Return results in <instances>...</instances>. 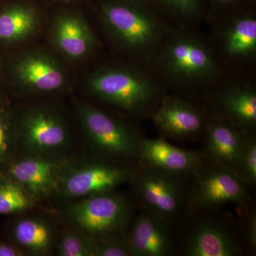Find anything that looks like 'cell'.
Masks as SVG:
<instances>
[{
	"label": "cell",
	"mask_w": 256,
	"mask_h": 256,
	"mask_svg": "<svg viewBox=\"0 0 256 256\" xmlns=\"http://www.w3.org/2000/svg\"><path fill=\"white\" fill-rule=\"evenodd\" d=\"M16 132L18 140L30 154L50 156L68 144V129L63 120L48 109L28 111L22 118Z\"/></svg>",
	"instance_id": "9c48e42d"
},
{
	"label": "cell",
	"mask_w": 256,
	"mask_h": 256,
	"mask_svg": "<svg viewBox=\"0 0 256 256\" xmlns=\"http://www.w3.org/2000/svg\"><path fill=\"white\" fill-rule=\"evenodd\" d=\"M152 117L156 127L168 138L194 137L206 127L203 116L196 108L174 98L164 99Z\"/></svg>",
	"instance_id": "4fadbf2b"
},
{
	"label": "cell",
	"mask_w": 256,
	"mask_h": 256,
	"mask_svg": "<svg viewBox=\"0 0 256 256\" xmlns=\"http://www.w3.org/2000/svg\"><path fill=\"white\" fill-rule=\"evenodd\" d=\"M169 14L180 18L196 16L200 10V0H153Z\"/></svg>",
	"instance_id": "484cf974"
},
{
	"label": "cell",
	"mask_w": 256,
	"mask_h": 256,
	"mask_svg": "<svg viewBox=\"0 0 256 256\" xmlns=\"http://www.w3.org/2000/svg\"><path fill=\"white\" fill-rule=\"evenodd\" d=\"M88 87L102 100L134 114L150 109L158 95L154 84L146 76L120 67L96 72L89 78Z\"/></svg>",
	"instance_id": "7a4b0ae2"
},
{
	"label": "cell",
	"mask_w": 256,
	"mask_h": 256,
	"mask_svg": "<svg viewBox=\"0 0 256 256\" xmlns=\"http://www.w3.org/2000/svg\"><path fill=\"white\" fill-rule=\"evenodd\" d=\"M194 175V183L190 190V204L196 208L248 203L247 185L237 173L216 164L213 168L203 166Z\"/></svg>",
	"instance_id": "ba28073f"
},
{
	"label": "cell",
	"mask_w": 256,
	"mask_h": 256,
	"mask_svg": "<svg viewBox=\"0 0 256 256\" xmlns=\"http://www.w3.org/2000/svg\"><path fill=\"white\" fill-rule=\"evenodd\" d=\"M130 204L112 192L85 197L70 207L68 215L77 228L96 240L117 238L131 220Z\"/></svg>",
	"instance_id": "277c9868"
},
{
	"label": "cell",
	"mask_w": 256,
	"mask_h": 256,
	"mask_svg": "<svg viewBox=\"0 0 256 256\" xmlns=\"http://www.w3.org/2000/svg\"><path fill=\"white\" fill-rule=\"evenodd\" d=\"M238 176L246 184L255 185L256 182V142L252 137L246 139L238 170Z\"/></svg>",
	"instance_id": "d4e9b609"
},
{
	"label": "cell",
	"mask_w": 256,
	"mask_h": 256,
	"mask_svg": "<svg viewBox=\"0 0 256 256\" xmlns=\"http://www.w3.org/2000/svg\"><path fill=\"white\" fill-rule=\"evenodd\" d=\"M214 4L218 6H227L234 4L238 0H212Z\"/></svg>",
	"instance_id": "f546056e"
},
{
	"label": "cell",
	"mask_w": 256,
	"mask_h": 256,
	"mask_svg": "<svg viewBox=\"0 0 256 256\" xmlns=\"http://www.w3.org/2000/svg\"><path fill=\"white\" fill-rule=\"evenodd\" d=\"M140 158L148 166L184 176L196 174L204 166L202 156L196 152L176 148L162 138H142Z\"/></svg>",
	"instance_id": "7c38bea8"
},
{
	"label": "cell",
	"mask_w": 256,
	"mask_h": 256,
	"mask_svg": "<svg viewBox=\"0 0 256 256\" xmlns=\"http://www.w3.org/2000/svg\"><path fill=\"white\" fill-rule=\"evenodd\" d=\"M96 240L86 234L68 232L62 236L57 247L60 256H95Z\"/></svg>",
	"instance_id": "603a6c76"
},
{
	"label": "cell",
	"mask_w": 256,
	"mask_h": 256,
	"mask_svg": "<svg viewBox=\"0 0 256 256\" xmlns=\"http://www.w3.org/2000/svg\"><path fill=\"white\" fill-rule=\"evenodd\" d=\"M248 242L252 248L256 247V214L252 212L247 218Z\"/></svg>",
	"instance_id": "83f0119b"
},
{
	"label": "cell",
	"mask_w": 256,
	"mask_h": 256,
	"mask_svg": "<svg viewBox=\"0 0 256 256\" xmlns=\"http://www.w3.org/2000/svg\"><path fill=\"white\" fill-rule=\"evenodd\" d=\"M131 256L127 240L121 242L117 238L96 240L95 256Z\"/></svg>",
	"instance_id": "4316f807"
},
{
	"label": "cell",
	"mask_w": 256,
	"mask_h": 256,
	"mask_svg": "<svg viewBox=\"0 0 256 256\" xmlns=\"http://www.w3.org/2000/svg\"><path fill=\"white\" fill-rule=\"evenodd\" d=\"M222 109L232 124L246 132L256 124V94L252 88L237 86L227 89L218 98Z\"/></svg>",
	"instance_id": "ffe728a7"
},
{
	"label": "cell",
	"mask_w": 256,
	"mask_h": 256,
	"mask_svg": "<svg viewBox=\"0 0 256 256\" xmlns=\"http://www.w3.org/2000/svg\"><path fill=\"white\" fill-rule=\"evenodd\" d=\"M24 252L16 245L0 240V256H22Z\"/></svg>",
	"instance_id": "f1b7e54d"
},
{
	"label": "cell",
	"mask_w": 256,
	"mask_h": 256,
	"mask_svg": "<svg viewBox=\"0 0 256 256\" xmlns=\"http://www.w3.org/2000/svg\"><path fill=\"white\" fill-rule=\"evenodd\" d=\"M208 156L216 164L238 174L247 138L236 126L216 120L205 127Z\"/></svg>",
	"instance_id": "9a60e30c"
},
{
	"label": "cell",
	"mask_w": 256,
	"mask_h": 256,
	"mask_svg": "<svg viewBox=\"0 0 256 256\" xmlns=\"http://www.w3.org/2000/svg\"><path fill=\"white\" fill-rule=\"evenodd\" d=\"M78 112L88 140L100 156L111 160L140 158L142 138L131 128L86 104H78Z\"/></svg>",
	"instance_id": "5b68a950"
},
{
	"label": "cell",
	"mask_w": 256,
	"mask_h": 256,
	"mask_svg": "<svg viewBox=\"0 0 256 256\" xmlns=\"http://www.w3.org/2000/svg\"><path fill=\"white\" fill-rule=\"evenodd\" d=\"M136 172L104 162L68 168L60 180V190L69 198H85L114 191L120 185L132 181Z\"/></svg>",
	"instance_id": "52a82bcc"
},
{
	"label": "cell",
	"mask_w": 256,
	"mask_h": 256,
	"mask_svg": "<svg viewBox=\"0 0 256 256\" xmlns=\"http://www.w3.org/2000/svg\"><path fill=\"white\" fill-rule=\"evenodd\" d=\"M13 240L24 254L48 255L54 244V230L50 224L36 217H25L15 222Z\"/></svg>",
	"instance_id": "ac0fdd59"
},
{
	"label": "cell",
	"mask_w": 256,
	"mask_h": 256,
	"mask_svg": "<svg viewBox=\"0 0 256 256\" xmlns=\"http://www.w3.org/2000/svg\"><path fill=\"white\" fill-rule=\"evenodd\" d=\"M38 18L33 10L14 5L0 12V41L13 43L24 40L36 30Z\"/></svg>",
	"instance_id": "44dd1931"
},
{
	"label": "cell",
	"mask_w": 256,
	"mask_h": 256,
	"mask_svg": "<svg viewBox=\"0 0 256 256\" xmlns=\"http://www.w3.org/2000/svg\"><path fill=\"white\" fill-rule=\"evenodd\" d=\"M222 35V50L229 58L242 60L256 52V20L254 15L236 16L228 24Z\"/></svg>",
	"instance_id": "d6986e66"
},
{
	"label": "cell",
	"mask_w": 256,
	"mask_h": 256,
	"mask_svg": "<svg viewBox=\"0 0 256 256\" xmlns=\"http://www.w3.org/2000/svg\"><path fill=\"white\" fill-rule=\"evenodd\" d=\"M101 16L112 37L128 50L146 52L158 44L164 28L156 15L138 0L102 3Z\"/></svg>",
	"instance_id": "6da1fadb"
},
{
	"label": "cell",
	"mask_w": 256,
	"mask_h": 256,
	"mask_svg": "<svg viewBox=\"0 0 256 256\" xmlns=\"http://www.w3.org/2000/svg\"><path fill=\"white\" fill-rule=\"evenodd\" d=\"M68 162L50 156L28 154L12 161L6 176L38 198L58 192L60 180Z\"/></svg>",
	"instance_id": "30bf717a"
},
{
	"label": "cell",
	"mask_w": 256,
	"mask_h": 256,
	"mask_svg": "<svg viewBox=\"0 0 256 256\" xmlns=\"http://www.w3.org/2000/svg\"><path fill=\"white\" fill-rule=\"evenodd\" d=\"M184 176L146 165L132 181L144 210L172 224L190 204V190Z\"/></svg>",
	"instance_id": "3957f363"
},
{
	"label": "cell",
	"mask_w": 256,
	"mask_h": 256,
	"mask_svg": "<svg viewBox=\"0 0 256 256\" xmlns=\"http://www.w3.org/2000/svg\"><path fill=\"white\" fill-rule=\"evenodd\" d=\"M14 74L20 84L28 90L52 92L62 88L66 76L53 58L41 53L23 56L14 66Z\"/></svg>",
	"instance_id": "5bb4252c"
},
{
	"label": "cell",
	"mask_w": 256,
	"mask_h": 256,
	"mask_svg": "<svg viewBox=\"0 0 256 256\" xmlns=\"http://www.w3.org/2000/svg\"><path fill=\"white\" fill-rule=\"evenodd\" d=\"M172 224L143 210L132 222L127 239L131 256H170L174 249Z\"/></svg>",
	"instance_id": "8fae6325"
},
{
	"label": "cell",
	"mask_w": 256,
	"mask_h": 256,
	"mask_svg": "<svg viewBox=\"0 0 256 256\" xmlns=\"http://www.w3.org/2000/svg\"><path fill=\"white\" fill-rule=\"evenodd\" d=\"M36 198L22 185L8 176L0 178V214H11L30 210Z\"/></svg>",
	"instance_id": "7402d4cb"
},
{
	"label": "cell",
	"mask_w": 256,
	"mask_h": 256,
	"mask_svg": "<svg viewBox=\"0 0 256 256\" xmlns=\"http://www.w3.org/2000/svg\"><path fill=\"white\" fill-rule=\"evenodd\" d=\"M53 37L58 50L74 60L86 56L94 44V36L86 23L74 14H62L56 18Z\"/></svg>",
	"instance_id": "e0dca14e"
},
{
	"label": "cell",
	"mask_w": 256,
	"mask_h": 256,
	"mask_svg": "<svg viewBox=\"0 0 256 256\" xmlns=\"http://www.w3.org/2000/svg\"><path fill=\"white\" fill-rule=\"evenodd\" d=\"M236 242L226 229L212 223L194 227L185 242L188 256H234L238 254Z\"/></svg>",
	"instance_id": "2e32d148"
},
{
	"label": "cell",
	"mask_w": 256,
	"mask_h": 256,
	"mask_svg": "<svg viewBox=\"0 0 256 256\" xmlns=\"http://www.w3.org/2000/svg\"><path fill=\"white\" fill-rule=\"evenodd\" d=\"M159 62L164 73L183 84L204 82L218 72V64L208 47L188 35H178L166 42Z\"/></svg>",
	"instance_id": "8992f818"
},
{
	"label": "cell",
	"mask_w": 256,
	"mask_h": 256,
	"mask_svg": "<svg viewBox=\"0 0 256 256\" xmlns=\"http://www.w3.org/2000/svg\"><path fill=\"white\" fill-rule=\"evenodd\" d=\"M18 132L11 116L0 110V165L9 164L16 148Z\"/></svg>",
	"instance_id": "cb8c5ba5"
}]
</instances>
